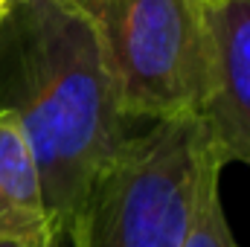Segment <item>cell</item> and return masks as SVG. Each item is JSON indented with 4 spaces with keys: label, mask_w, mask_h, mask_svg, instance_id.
<instances>
[{
    "label": "cell",
    "mask_w": 250,
    "mask_h": 247,
    "mask_svg": "<svg viewBox=\"0 0 250 247\" xmlns=\"http://www.w3.org/2000/svg\"><path fill=\"white\" fill-rule=\"evenodd\" d=\"M209 93L201 108L221 163L250 166V0H207Z\"/></svg>",
    "instance_id": "277c9868"
},
{
    "label": "cell",
    "mask_w": 250,
    "mask_h": 247,
    "mask_svg": "<svg viewBox=\"0 0 250 247\" xmlns=\"http://www.w3.org/2000/svg\"><path fill=\"white\" fill-rule=\"evenodd\" d=\"M53 230L41 175L18 125L0 114V242L18 247H53Z\"/></svg>",
    "instance_id": "5b68a950"
},
{
    "label": "cell",
    "mask_w": 250,
    "mask_h": 247,
    "mask_svg": "<svg viewBox=\"0 0 250 247\" xmlns=\"http://www.w3.org/2000/svg\"><path fill=\"white\" fill-rule=\"evenodd\" d=\"M93 21L120 108L137 123L201 114L209 93L207 0H76Z\"/></svg>",
    "instance_id": "3957f363"
},
{
    "label": "cell",
    "mask_w": 250,
    "mask_h": 247,
    "mask_svg": "<svg viewBox=\"0 0 250 247\" xmlns=\"http://www.w3.org/2000/svg\"><path fill=\"white\" fill-rule=\"evenodd\" d=\"M221 169H224V163L218 157H212L201 175L195 221H192V230H189V239L184 247H239V242L230 233L224 206H221V192H218Z\"/></svg>",
    "instance_id": "8992f818"
},
{
    "label": "cell",
    "mask_w": 250,
    "mask_h": 247,
    "mask_svg": "<svg viewBox=\"0 0 250 247\" xmlns=\"http://www.w3.org/2000/svg\"><path fill=\"white\" fill-rule=\"evenodd\" d=\"M3 9H6V0H0V12H3Z\"/></svg>",
    "instance_id": "9c48e42d"
},
{
    "label": "cell",
    "mask_w": 250,
    "mask_h": 247,
    "mask_svg": "<svg viewBox=\"0 0 250 247\" xmlns=\"http://www.w3.org/2000/svg\"><path fill=\"white\" fill-rule=\"evenodd\" d=\"M53 247H70V242H67V239H64V236H59V239H56V242H53Z\"/></svg>",
    "instance_id": "52a82bcc"
},
{
    "label": "cell",
    "mask_w": 250,
    "mask_h": 247,
    "mask_svg": "<svg viewBox=\"0 0 250 247\" xmlns=\"http://www.w3.org/2000/svg\"><path fill=\"white\" fill-rule=\"evenodd\" d=\"M0 247H18V245H9V242H0Z\"/></svg>",
    "instance_id": "ba28073f"
},
{
    "label": "cell",
    "mask_w": 250,
    "mask_h": 247,
    "mask_svg": "<svg viewBox=\"0 0 250 247\" xmlns=\"http://www.w3.org/2000/svg\"><path fill=\"white\" fill-rule=\"evenodd\" d=\"M0 114L32 151L59 236L70 233L96 175L143 125L123 114L93 21L76 0H6Z\"/></svg>",
    "instance_id": "6da1fadb"
},
{
    "label": "cell",
    "mask_w": 250,
    "mask_h": 247,
    "mask_svg": "<svg viewBox=\"0 0 250 247\" xmlns=\"http://www.w3.org/2000/svg\"><path fill=\"white\" fill-rule=\"evenodd\" d=\"M212 157L218 151L198 114L137 125L64 239L70 247H184Z\"/></svg>",
    "instance_id": "7a4b0ae2"
}]
</instances>
